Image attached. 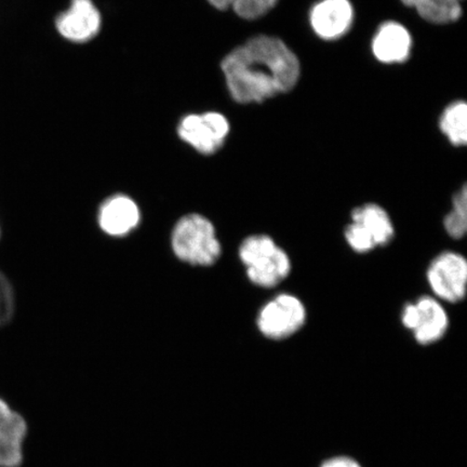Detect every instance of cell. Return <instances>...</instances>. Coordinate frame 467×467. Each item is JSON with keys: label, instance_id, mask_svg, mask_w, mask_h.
Here are the masks:
<instances>
[{"label": "cell", "instance_id": "cell-1", "mask_svg": "<svg viewBox=\"0 0 467 467\" xmlns=\"http://www.w3.org/2000/svg\"><path fill=\"white\" fill-rule=\"evenodd\" d=\"M226 85L238 103L263 102L294 89L300 78L295 52L276 37L256 36L222 61Z\"/></svg>", "mask_w": 467, "mask_h": 467}, {"label": "cell", "instance_id": "cell-2", "mask_svg": "<svg viewBox=\"0 0 467 467\" xmlns=\"http://www.w3.org/2000/svg\"><path fill=\"white\" fill-rule=\"evenodd\" d=\"M239 258L246 266L250 282L258 287H275L291 272L288 254L268 235H254L244 239L239 248Z\"/></svg>", "mask_w": 467, "mask_h": 467}, {"label": "cell", "instance_id": "cell-3", "mask_svg": "<svg viewBox=\"0 0 467 467\" xmlns=\"http://www.w3.org/2000/svg\"><path fill=\"white\" fill-rule=\"evenodd\" d=\"M172 249L181 261L209 266L218 261L221 244L214 226L200 214L181 219L172 233Z\"/></svg>", "mask_w": 467, "mask_h": 467}, {"label": "cell", "instance_id": "cell-4", "mask_svg": "<svg viewBox=\"0 0 467 467\" xmlns=\"http://www.w3.org/2000/svg\"><path fill=\"white\" fill-rule=\"evenodd\" d=\"M306 321V309L299 297L282 294L262 306L256 325L265 337L284 340L296 334Z\"/></svg>", "mask_w": 467, "mask_h": 467}, {"label": "cell", "instance_id": "cell-5", "mask_svg": "<svg viewBox=\"0 0 467 467\" xmlns=\"http://www.w3.org/2000/svg\"><path fill=\"white\" fill-rule=\"evenodd\" d=\"M401 323L424 347L441 340L449 328L445 308L440 301L428 296L405 306L401 312Z\"/></svg>", "mask_w": 467, "mask_h": 467}, {"label": "cell", "instance_id": "cell-6", "mask_svg": "<svg viewBox=\"0 0 467 467\" xmlns=\"http://www.w3.org/2000/svg\"><path fill=\"white\" fill-rule=\"evenodd\" d=\"M426 278L438 299L461 302L466 295L467 262L463 255L446 251L431 262Z\"/></svg>", "mask_w": 467, "mask_h": 467}, {"label": "cell", "instance_id": "cell-7", "mask_svg": "<svg viewBox=\"0 0 467 467\" xmlns=\"http://www.w3.org/2000/svg\"><path fill=\"white\" fill-rule=\"evenodd\" d=\"M178 131L181 139L200 153L212 155L224 144L230 125L219 113L192 114L181 121Z\"/></svg>", "mask_w": 467, "mask_h": 467}, {"label": "cell", "instance_id": "cell-8", "mask_svg": "<svg viewBox=\"0 0 467 467\" xmlns=\"http://www.w3.org/2000/svg\"><path fill=\"white\" fill-rule=\"evenodd\" d=\"M26 434V419L0 395V467L21 466Z\"/></svg>", "mask_w": 467, "mask_h": 467}, {"label": "cell", "instance_id": "cell-9", "mask_svg": "<svg viewBox=\"0 0 467 467\" xmlns=\"http://www.w3.org/2000/svg\"><path fill=\"white\" fill-rule=\"evenodd\" d=\"M100 26V14L91 0H73L71 7L56 21L57 32L74 43L88 42L96 36Z\"/></svg>", "mask_w": 467, "mask_h": 467}, {"label": "cell", "instance_id": "cell-10", "mask_svg": "<svg viewBox=\"0 0 467 467\" xmlns=\"http://www.w3.org/2000/svg\"><path fill=\"white\" fill-rule=\"evenodd\" d=\"M354 10L349 0H321L311 13V25L320 38L334 40L347 34L353 25Z\"/></svg>", "mask_w": 467, "mask_h": 467}, {"label": "cell", "instance_id": "cell-11", "mask_svg": "<svg viewBox=\"0 0 467 467\" xmlns=\"http://www.w3.org/2000/svg\"><path fill=\"white\" fill-rule=\"evenodd\" d=\"M141 213L138 204L125 195H116L105 201L99 212V224L108 235L121 237L136 230Z\"/></svg>", "mask_w": 467, "mask_h": 467}, {"label": "cell", "instance_id": "cell-12", "mask_svg": "<svg viewBox=\"0 0 467 467\" xmlns=\"http://www.w3.org/2000/svg\"><path fill=\"white\" fill-rule=\"evenodd\" d=\"M412 40L407 28L396 22L379 27L372 42L373 55L382 63L405 62L410 55Z\"/></svg>", "mask_w": 467, "mask_h": 467}, {"label": "cell", "instance_id": "cell-13", "mask_svg": "<svg viewBox=\"0 0 467 467\" xmlns=\"http://www.w3.org/2000/svg\"><path fill=\"white\" fill-rule=\"evenodd\" d=\"M352 222L363 227L377 247L387 246L394 238L393 222L389 213L379 204L366 203L364 206L355 208L352 213Z\"/></svg>", "mask_w": 467, "mask_h": 467}, {"label": "cell", "instance_id": "cell-14", "mask_svg": "<svg viewBox=\"0 0 467 467\" xmlns=\"http://www.w3.org/2000/svg\"><path fill=\"white\" fill-rule=\"evenodd\" d=\"M418 11L422 19L435 25H448L462 16V0H401Z\"/></svg>", "mask_w": 467, "mask_h": 467}, {"label": "cell", "instance_id": "cell-15", "mask_svg": "<svg viewBox=\"0 0 467 467\" xmlns=\"http://www.w3.org/2000/svg\"><path fill=\"white\" fill-rule=\"evenodd\" d=\"M441 130L454 146L467 143V105L454 102L445 109L441 119Z\"/></svg>", "mask_w": 467, "mask_h": 467}, {"label": "cell", "instance_id": "cell-16", "mask_svg": "<svg viewBox=\"0 0 467 467\" xmlns=\"http://www.w3.org/2000/svg\"><path fill=\"white\" fill-rule=\"evenodd\" d=\"M208 2L219 10L231 8L243 19L255 20L275 7L278 0H208Z\"/></svg>", "mask_w": 467, "mask_h": 467}, {"label": "cell", "instance_id": "cell-17", "mask_svg": "<svg viewBox=\"0 0 467 467\" xmlns=\"http://www.w3.org/2000/svg\"><path fill=\"white\" fill-rule=\"evenodd\" d=\"M453 209L446 215L443 225L449 236L454 239L462 238L467 229V191L466 186L453 197Z\"/></svg>", "mask_w": 467, "mask_h": 467}, {"label": "cell", "instance_id": "cell-18", "mask_svg": "<svg viewBox=\"0 0 467 467\" xmlns=\"http://www.w3.org/2000/svg\"><path fill=\"white\" fill-rule=\"evenodd\" d=\"M344 236H346L348 246L355 253L367 254L377 248L375 242L368 235L363 227L354 222L348 225Z\"/></svg>", "mask_w": 467, "mask_h": 467}, {"label": "cell", "instance_id": "cell-19", "mask_svg": "<svg viewBox=\"0 0 467 467\" xmlns=\"http://www.w3.org/2000/svg\"><path fill=\"white\" fill-rule=\"evenodd\" d=\"M320 467H361V465L353 458L335 457L324 461Z\"/></svg>", "mask_w": 467, "mask_h": 467}, {"label": "cell", "instance_id": "cell-20", "mask_svg": "<svg viewBox=\"0 0 467 467\" xmlns=\"http://www.w3.org/2000/svg\"><path fill=\"white\" fill-rule=\"evenodd\" d=\"M0 237H2V224H0Z\"/></svg>", "mask_w": 467, "mask_h": 467}]
</instances>
